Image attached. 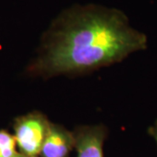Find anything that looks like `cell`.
Segmentation results:
<instances>
[{
    "mask_svg": "<svg viewBox=\"0 0 157 157\" xmlns=\"http://www.w3.org/2000/svg\"><path fill=\"white\" fill-rule=\"evenodd\" d=\"M147 38L133 28L126 14L99 5H75L52 22L27 73L49 78L76 76L122 61L147 49Z\"/></svg>",
    "mask_w": 157,
    "mask_h": 157,
    "instance_id": "obj_1",
    "label": "cell"
},
{
    "mask_svg": "<svg viewBox=\"0 0 157 157\" xmlns=\"http://www.w3.org/2000/svg\"><path fill=\"white\" fill-rule=\"evenodd\" d=\"M51 123L47 116L39 111H32L15 118L12 129L17 151L39 156Z\"/></svg>",
    "mask_w": 157,
    "mask_h": 157,
    "instance_id": "obj_2",
    "label": "cell"
},
{
    "mask_svg": "<svg viewBox=\"0 0 157 157\" xmlns=\"http://www.w3.org/2000/svg\"><path fill=\"white\" fill-rule=\"evenodd\" d=\"M77 157H104V142L108 135L105 125H83L73 131Z\"/></svg>",
    "mask_w": 157,
    "mask_h": 157,
    "instance_id": "obj_3",
    "label": "cell"
},
{
    "mask_svg": "<svg viewBox=\"0 0 157 157\" xmlns=\"http://www.w3.org/2000/svg\"><path fill=\"white\" fill-rule=\"evenodd\" d=\"M74 135L63 125L51 123L39 157H70L74 148Z\"/></svg>",
    "mask_w": 157,
    "mask_h": 157,
    "instance_id": "obj_4",
    "label": "cell"
},
{
    "mask_svg": "<svg viewBox=\"0 0 157 157\" xmlns=\"http://www.w3.org/2000/svg\"><path fill=\"white\" fill-rule=\"evenodd\" d=\"M18 153L13 134L0 129V157H15Z\"/></svg>",
    "mask_w": 157,
    "mask_h": 157,
    "instance_id": "obj_5",
    "label": "cell"
},
{
    "mask_svg": "<svg viewBox=\"0 0 157 157\" xmlns=\"http://www.w3.org/2000/svg\"><path fill=\"white\" fill-rule=\"evenodd\" d=\"M147 134L151 136L152 138L155 140L157 145V120L155 121V123L152 125L151 127L147 130Z\"/></svg>",
    "mask_w": 157,
    "mask_h": 157,
    "instance_id": "obj_6",
    "label": "cell"
},
{
    "mask_svg": "<svg viewBox=\"0 0 157 157\" xmlns=\"http://www.w3.org/2000/svg\"><path fill=\"white\" fill-rule=\"evenodd\" d=\"M15 157H39V156H33V155H24V154H21V153H17V155Z\"/></svg>",
    "mask_w": 157,
    "mask_h": 157,
    "instance_id": "obj_7",
    "label": "cell"
}]
</instances>
